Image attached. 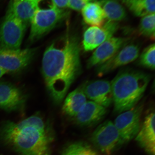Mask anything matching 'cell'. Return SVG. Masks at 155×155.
<instances>
[{
    "label": "cell",
    "mask_w": 155,
    "mask_h": 155,
    "mask_svg": "<svg viewBox=\"0 0 155 155\" xmlns=\"http://www.w3.org/2000/svg\"><path fill=\"white\" fill-rule=\"evenodd\" d=\"M155 122L154 111L147 114L136 140L139 145L150 155H155Z\"/></svg>",
    "instance_id": "cell-15"
},
{
    "label": "cell",
    "mask_w": 155,
    "mask_h": 155,
    "mask_svg": "<svg viewBox=\"0 0 155 155\" xmlns=\"http://www.w3.org/2000/svg\"><path fill=\"white\" fill-rule=\"evenodd\" d=\"M155 14L142 17L138 26L139 32L152 39L155 38Z\"/></svg>",
    "instance_id": "cell-22"
},
{
    "label": "cell",
    "mask_w": 155,
    "mask_h": 155,
    "mask_svg": "<svg viewBox=\"0 0 155 155\" xmlns=\"http://www.w3.org/2000/svg\"><path fill=\"white\" fill-rule=\"evenodd\" d=\"M150 78L147 73L138 70L125 69L119 72L111 82L114 112L121 114L136 106Z\"/></svg>",
    "instance_id": "cell-3"
},
{
    "label": "cell",
    "mask_w": 155,
    "mask_h": 155,
    "mask_svg": "<svg viewBox=\"0 0 155 155\" xmlns=\"http://www.w3.org/2000/svg\"><path fill=\"white\" fill-rule=\"evenodd\" d=\"M125 1V4H126L127 6H129V5L133 4V3L137 2V1H141V0H124Z\"/></svg>",
    "instance_id": "cell-26"
},
{
    "label": "cell",
    "mask_w": 155,
    "mask_h": 155,
    "mask_svg": "<svg viewBox=\"0 0 155 155\" xmlns=\"http://www.w3.org/2000/svg\"><path fill=\"white\" fill-rule=\"evenodd\" d=\"M98 2L108 21L118 22L126 18L127 13L125 9L118 0H101Z\"/></svg>",
    "instance_id": "cell-19"
},
{
    "label": "cell",
    "mask_w": 155,
    "mask_h": 155,
    "mask_svg": "<svg viewBox=\"0 0 155 155\" xmlns=\"http://www.w3.org/2000/svg\"><path fill=\"white\" fill-rule=\"evenodd\" d=\"M143 109V104H139L121 113L115 119L114 124L123 143L130 141L137 135L140 129V117Z\"/></svg>",
    "instance_id": "cell-8"
},
{
    "label": "cell",
    "mask_w": 155,
    "mask_h": 155,
    "mask_svg": "<svg viewBox=\"0 0 155 155\" xmlns=\"http://www.w3.org/2000/svg\"><path fill=\"white\" fill-rule=\"evenodd\" d=\"M52 5L60 9L65 10L67 8L69 0H51Z\"/></svg>",
    "instance_id": "cell-25"
},
{
    "label": "cell",
    "mask_w": 155,
    "mask_h": 155,
    "mask_svg": "<svg viewBox=\"0 0 155 155\" xmlns=\"http://www.w3.org/2000/svg\"><path fill=\"white\" fill-rule=\"evenodd\" d=\"M67 15L65 10L52 5L48 8L41 9L39 7L31 21L28 41L34 42L41 38L55 28Z\"/></svg>",
    "instance_id": "cell-4"
},
{
    "label": "cell",
    "mask_w": 155,
    "mask_h": 155,
    "mask_svg": "<svg viewBox=\"0 0 155 155\" xmlns=\"http://www.w3.org/2000/svg\"><path fill=\"white\" fill-rule=\"evenodd\" d=\"M29 1L31 2H33L39 5V3L41 2V1H43V0H29Z\"/></svg>",
    "instance_id": "cell-28"
},
{
    "label": "cell",
    "mask_w": 155,
    "mask_h": 155,
    "mask_svg": "<svg viewBox=\"0 0 155 155\" xmlns=\"http://www.w3.org/2000/svg\"><path fill=\"white\" fill-rule=\"evenodd\" d=\"M127 38L112 37L96 48L87 62L88 68L98 66L109 60L128 43Z\"/></svg>",
    "instance_id": "cell-11"
},
{
    "label": "cell",
    "mask_w": 155,
    "mask_h": 155,
    "mask_svg": "<svg viewBox=\"0 0 155 155\" xmlns=\"http://www.w3.org/2000/svg\"><path fill=\"white\" fill-rule=\"evenodd\" d=\"M82 87L87 97L92 101L106 108L113 103L111 84L109 81H91L84 84Z\"/></svg>",
    "instance_id": "cell-13"
},
{
    "label": "cell",
    "mask_w": 155,
    "mask_h": 155,
    "mask_svg": "<svg viewBox=\"0 0 155 155\" xmlns=\"http://www.w3.org/2000/svg\"><path fill=\"white\" fill-rule=\"evenodd\" d=\"M81 11L84 21L87 25L101 27L105 23V14L99 2L87 3Z\"/></svg>",
    "instance_id": "cell-18"
},
{
    "label": "cell",
    "mask_w": 155,
    "mask_h": 155,
    "mask_svg": "<svg viewBox=\"0 0 155 155\" xmlns=\"http://www.w3.org/2000/svg\"><path fill=\"white\" fill-rule=\"evenodd\" d=\"M26 98L22 91L14 84L0 82V109L8 112L22 110Z\"/></svg>",
    "instance_id": "cell-12"
},
{
    "label": "cell",
    "mask_w": 155,
    "mask_h": 155,
    "mask_svg": "<svg viewBox=\"0 0 155 155\" xmlns=\"http://www.w3.org/2000/svg\"><path fill=\"white\" fill-rule=\"evenodd\" d=\"M91 140L101 152L110 155L123 143L114 123L108 120L99 125L91 135Z\"/></svg>",
    "instance_id": "cell-6"
},
{
    "label": "cell",
    "mask_w": 155,
    "mask_h": 155,
    "mask_svg": "<svg viewBox=\"0 0 155 155\" xmlns=\"http://www.w3.org/2000/svg\"><path fill=\"white\" fill-rule=\"evenodd\" d=\"M89 0H69L67 8L75 11H81L88 3Z\"/></svg>",
    "instance_id": "cell-24"
},
{
    "label": "cell",
    "mask_w": 155,
    "mask_h": 155,
    "mask_svg": "<svg viewBox=\"0 0 155 155\" xmlns=\"http://www.w3.org/2000/svg\"><path fill=\"white\" fill-rule=\"evenodd\" d=\"M107 113V108L105 107L88 101L73 119L77 125L83 127H91L102 120Z\"/></svg>",
    "instance_id": "cell-14"
},
{
    "label": "cell",
    "mask_w": 155,
    "mask_h": 155,
    "mask_svg": "<svg viewBox=\"0 0 155 155\" xmlns=\"http://www.w3.org/2000/svg\"><path fill=\"white\" fill-rule=\"evenodd\" d=\"M81 46L75 35L67 33L47 48L42 61V72L53 101H63L81 70Z\"/></svg>",
    "instance_id": "cell-1"
},
{
    "label": "cell",
    "mask_w": 155,
    "mask_h": 155,
    "mask_svg": "<svg viewBox=\"0 0 155 155\" xmlns=\"http://www.w3.org/2000/svg\"><path fill=\"white\" fill-rule=\"evenodd\" d=\"M87 101V97L82 87L80 86L68 95L64 101L62 110L65 115L73 118Z\"/></svg>",
    "instance_id": "cell-17"
},
{
    "label": "cell",
    "mask_w": 155,
    "mask_h": 155,
    "mask_svg": "<svg viewBox=\"0 0 155 155\" xmlns=\"http://www.w3.org/2000/svg\"><path fill=\"white\" fill-rule=\"evenodd\" d=\"M38 8L29 0H11L8 11L28 25Z\"/></svg>",
    "instance_id": "cell-16"
},
{
    "label": "cell",
    "mask_w": 155,
    "mask_h": 155,
    "mask_svg": "<svg viewBox=\"0 0 155 155\" xmlns=\"http://www.w3.org/2000/svg\"><path fill=\"white\" fill-rule=\"evenodd\" d=\"M36 52V48L12 49L0 45V68L6 73L20 72L29 65Z\"/></svg>",
    "instance_id": "cell-7"
},
{
    "label": "cell",
    "mask_w": 155,
    "mask_h": 155,
    "mask_svg": "<svg viewBox=\"0 0 155 155\" xmlns=\"http://www.w3.org/2000/svg\"><path fill=\"white\" fill-rule=\"evenodd\" d=\"M127 7L137 17H142L155 14V0H141Z\"/></svg>",
    "instance_id": "cell-20"
},
{
    "label": "cell",
    "mask_w": 155,
    "mask_h": 155,
    "mask_svg": "<svg viewBox=\"0 0 155 155\" xmlns=\"http://www.w3.org/2000/svg\"><path fill=\"white\" fill-rule=\"evenodd\" d=\"M62 155H99L91 147L82 142H76L66 147Z\"/></svg>",
    "instance_id": "cell-21"
},
{
    "label": "cell",
    "mask_w": 155,
    "mask_h": 155,
    "mask_svg": "<svg viewBox=\"0 0 155 155\" xmlns=\"http://www.w3.org/2000/svg\"><path fill=\"white\" fill-rule=\"evenodd\" d=\"M155 44L150 45L139 55V64L142 67L154 70L155 69Z\"/></svg>",
    "instance_id": "cell-23"
},
{
    "label": "cell",
    "mask_w": 155,
    "mask_h": 155,
    "mask_svg": "<svg viewBox=\"0 0 155 155\" xmlns=\"http://www.w3.org/2000/svg\"><path fill=\"white\" fill-rule=\"evenodd\" d=\"M54 139L51 125L38 114L0 124V141L21 155H49Z\"/></svg>",
    "instance_id": "cell-2"
},
{
    "label": "cell",
    "mask_w": 155,
    "mask_h": 155,
    "mask_svg": "<svg viewBox=\"0 0 155 155\" xmlns=\"http://www.w3.org/2000/svg\"><path fill=\"white\" fill-rule=\"evenodd\" d=\"M118 22L107 21L101 27L91 26L84 31L82 44L84 49L91 51L110 38L118 28Z\"/></svg>",
    "instance_id": "cell-10"
},
{
    "label": "cell",
    "mask_w": 155,
    "mask_h": 155,
    "mask_svg": "<svg viewBox=\"0 0 155 155\" xmlns=\"http://www.w3.org/2000/svg\"></svg>",
    "instance_id": "cell-29"
},
{
    "label": "cell",
    "mask_w": 155,
    "mask_h": 155,
    "mask_svg": "<svg viewBox=\"0 0 155 155\" xmlns=\"http://www.w3.org/2000/svg\"><path fill=\"white\" fill-rule=\"evenodd\" d=\"M140 47L138 44H127L109 60L99 65L97 73L99 76L107 74L119 67L133 62L138 58Z\"/></svg>",
    "instance_id": "cell-9"
},
{
    "label": "cell",
    "mask_w": 155,
    "mask_h": 155,
    "mask_svg": "<svg viewBox=\"0 0 155 155\" xmlns=\"http://www.w3.org/2000/svg\"><path fill=\"white\" fill-rule=\"evenodd\" d=\"M5 74H6V72L0 68V78Z\"/></svg>",
    "instance_id": "cell-27"
},
{
    "label": "cell",
    "mask_w": 155,
    "mask_h": 155,
    "mask_svg": "<svg viewBox=\"0 0 155 155\" xmlns=\"http://www.w3.org/2000/svg\"><path fill=\"white\" fill-rule=\"evenodd\" d=\"M27 25L7 11L0 25V45L12 49H20Z\"/></svg>",
    "instance_id": "cell-5"
}]
</instances>
